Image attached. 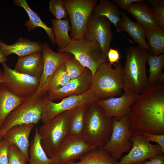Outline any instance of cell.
<instances>
[{"label":"cell","instance_id":"603a6c76","mask_svg":"<svg viewBox=\"0 0 164 164\" xmlns=\"http://www.w3.org/2000/svg\"><path fill=\"white\" fill-rule=\"evenodd\" d=\"M14 4L23 8L27 13L29 19L26 22L25 26L29 32L34 30L37 27L43 29L49 37L52 44H56L55 36L52 28L48 26L38 14L33 11L28 5L26 0H14Z\"/></svg>","mask_w":164,"mask_h":164},{"label":"cell","instance_id":"f6af8a7d","mask_svg":"<svg viewBox=\"0 0 164 164\" xmlns=\"http://www.w3.org/2000/svg\"><path fill=\"white\" fill-rule=\"evenodd\" d=\"M2 70L1 68H0V84H1L2 81Z\"/></svg>","mask_w":164,"mask_h":164},{"label":"cell","instance_id":"4dcf8cb0","mask_svg":"<svg viewBox=\"0 0 164 164\" xmlns=\"http://www.w3.org/2000/svg\"><path fill=\"white\" fill-rule=\"evenodd\" d=\"M145 36L153 55L158 56L164 53V32L145 29Z\"/></svg>","mask_w":164,"mask_h":164},{"label":"cell","instance_id":"cb8c5ba5","mask_svg":"<svg viewBox=\"0 0 164 164\" xmlns=\"http://www.w3.org/2000/svg\"><path fill=\"white\" fill-rule=\"evenodd\" d=\"M92 13L97 16L106 17L116 27L117 32L121 33L129 42L132 43L130 39L118 29L117 24L121 20V12L113 2L108 0H100L94 8Z\"/></svg>","mask_w":164,"mask_h":164},{"label":"cell","instance_id":"1f68e13d","mask_svg":"<svg viewBox=\"0 0 164 164\" xmlns=\"http://www.w3.org/2000/svg\"><path fill=\"white\" fill-rule=\"evenodd\" d=\"M70 80L63 63L58 67L52 76L49 84L48 91L63 87Z\"/></svg>","mask_w":164,"mask_h":164},{"label":"cell","instance_id":"b9f144b4","mask_svg":"<svg viewBox=\"0 0 164 164\" xmlns=\"http://www.w3.org/2000/svg\"><path fill=\"white\" fill-rule=\"evenodd\" d=\"M147 2L153 7L164 6V0H148Z\"/></svg>","mask_w":164,"mask_h":164},{"label":"cell","instance_id":"bcb514c9","mask_svg":"<svg viewBox=\"0 0 164 164\" xmlns=\"http://www.w3.org/2000/svg\"><path fill=\"white\" fill-rule=\"evenodd\" d=\"M132 164H144V162H140L136 163H133Z\"/></svg>","mask_w":164,"mask_h":164},{"label":"cell","instance_id":"74e56055","mask_svg":"<svg viewBox=\"0 0 164 164\" xmlns=\"http://www.w3.org/2000/svg\"><path fill=\"white\" fill-rule=\"evenodd\" d=\"M150 142L157 143L161 147L162 152L164 153V134L145 133L142 135Z\"/></svg>","mask_w":164,"mask_h":164},{"label":"cell","instance_id":"d6986e66","mask_svg":"<svg viewBox=\"0 0 164 164\" xmlns=\"http://www.w3.org/2000/svg\"><path fill=\"white\" fill-rule=\"evenodd\" d=\"M1 51L5 57L12 54L18 57H23L37 52H41L43 45L38 41H32L28 39L20 38L14 43L8 45L1 42Z\"/></svg>","mask_w":164,"mask_h":164},{"label":"cell","instance_id":"3957f363","mask_svg":"<svg viewBox=\"0 0 164 164\" xmlns=\"http://www.w3.org/2000/svg\"><path fill=\"white\" fill-rule=\"evenodd\" d=\"M112 131V118L106 115L97 101L88 104L82 135L85 140L96 147L102 148L108 141Z\"/></svg>","mask_w":164,"mask_h":164},{"label":"cell","instance_id":"52a82bcc","mask_svg":"<svg viewBox=\"0 0 164 164\" xmlns=\"http://www.w3.org/2000/svg\"><path fill=\"white\" fill-rule=\"evenodd\" d=\"M57 52L71 53L82 65L90 70L93 76L100 64L108 61L99 43L85 38L72 40L65 47L59 49Z\"/></svg>","mask_w":164,"mask_h":164},{"label":"cell","instance_id":"2e32d148","mask_svg":"<svg viewBox=\"0 0 164 164\" xmlns=\"http://www.w3.org/2000/svg\"><path fill=\"white\" fill-rule=\"evenodd\" d=\"M93 75L87 68L78 77L72 79L63 87L48 91V97L53 101L62 99L71 96L82 95L91 89Z\"/></svg>","mask_w":164,"mask_h":164},{"label":"cell","instance_id":"d6a6232c","mask_svg":"<svg viewBox=\"0 0 164 164\" xmlns=\"http://www.w3.org/2000/svg\"><path fill=\"white\" fill-rule=\"evenodd\" d=\"M64 63L71 79L78 77L88 68L82 65L73 56L67 59Z\"/></svg>","mask_w":164,"mask_h":164},{"label":"cell","instance_id":"484cf974","mask_svg":"<svg viewBox=\"0 0 164 164\" xmlns=\"http://www.w3.org/2000/svg\"><path fill=\"white\" fill-rule=\"evenodd\" d=\"M77 162L70 161L65 164H114L117 162L102 148L95 147L84 153Z\"/></svg>","mask_w":164,"mask_h":164},{"label":"cell","instance_id":"d4e9b609","mask_svg":"<svg viewBox=\"0 0 164 164\" xmlns=\"http://www.w3.org/2000/svg\"><path fill=\"white\" fill-rule=\"evenodd\" d=\"M25 99L14 94L0 84V128L8 115Z\"/></svg>","mask_w":164,"mask_h":164},{"label":"cell","instance_id":"836d02e7","mask_svg":"<svg viewBox=\"0 0 164 164\" xmlns=\"http://www.w3.org/2000/svg\"><path fill=\"white\" fill-rule=\"evenodd\" d=\"M49 11L57 20L67 18L68 14L62 0H51L49 3Z\"/></svg>","mask_w":164,"mask_h":164},{"label":"cell","instance_id":"d590c367","mask_svg":"<svg viewBox=\"0 0 164 164\" xmlns=\"http://www.w3.org/2000/svg\"><path fill=\"white\" fill-rule=\"evenodd\" d=\"M10 144L5 140H0V164H8Z\"/></svg>","mask_w":164,"mask_h":164},{"label":"cell","instance_id":"7a4b0ae2","mask_svg":"<svg viewBox=\"0 0 164 164\" xmlns=\"http://www.w3.org/2000/svg\"><path fill=\"white\" fill-rule=\"evenodd\" d=\"M149 53L138 46L127 49L122 72L123 91L139 95L149 86L146 63Z\"/></svg>","mask_w":164,"mask_h":164},{"label":"cell","instance_id":"ba28073f","mask_svg":"<svg viewBox=\"0 0 164 164\" xmlns=\"http://www.w3.org/2000/svg\"><path fill=\"white\" fill-rule=\"evenodd\" d=\"M71 23V40L85 38L86 26L97 0H62Z\"/></svg>","mask_w":164,"mask_h":164},{"label":"cell","instance_id":"83f0119b","mask_svg":"<svg viewBox=\"0 0 164 164\" xmlns=\"http://www.w3.org/2000/svg\"><path fill=\"white\" fill-rule=\"evenodd\" d=\"M38 130V128H36L33 140L31 142L29 148L28 164H52L41 145Z\"/></svg>","mask_w":164,"mask_h":164},{"label":"cell","instance_id":"7c38bea8","mask_svg":"<svg viewBox=\"0 0 164 164\" xmlns=\"http://www.w3.org/2000/svg\"><path fill=\"white\" fill-rule=\"evenodd\" d=\"M41 51L43 59V70L38 88L34 95L44 97L47 95L50 82L56 70L73 55L67 52H56L46 42H44Z\"/></svg>","mask_w":164,"mask_h":164},{"label":"cell","instance_id":"7402d4cb","mask_svg":"<svg viewBox=\"0 0 164 164\" xmlns=\"http://www.w3.org/2000/svg\"><path fill=\"white\" fill-rule=\"evenodd\" d=\"M41 52H37L22 57H18L14 69L40 79L43 69Z\"/></svg>","mask_w":164,"mask_h":164},{"label":"cell","instance_id":"30bf717a","mask_svg":"<svg viewBox=\"0 0 164 164\" xmlns=\"http://www.w3.org/2000/svg\"><path fill=\"white\" fill-rule=\"evenodd\" d=\"M2 81L1 83L10 92L20 97L26 98L35 94L39 84V79L19 72L6 63L2 64Z\"/></svg>","mask_w":164,"mask_h":164},{"label":"cell","instance_id":"9c48e42d","mask_svg":"<svg viewBox=\"0 0 164 164\" xmlns=\"http://www.w3.org/2000/svg\"><path fill=\"white\" fill-rule=\"evenodd\" d=\"M128 124L127 115L119 120L112 118V131L110 138L102 148L108 151L115 161L120 159L131 149L133 134Z\"/></svg>","mask_w":164,"mask_h":164},{"label":"cell","instance_id":"ffe728a7","mask_svg":"<svg viewBox=\"0 0 164 164\" xmlns=\"http://www.w3.org/2000/svg\"><path fill=\"white\" fill-rule=\"evenodd\" d=\"M126 10L128 13L134 17L137 22L142 26L145 29L162 31L158 26L152 8L148 3L145 2L134 3L130 5Z\"/></svg>","mask_w":164,"mask_h":164},{"label":"cell","instance_id":"8fae6325","mask_svg":"<svg viewBox=\"0 0 164 164\" xmlns=\"http://www.w3.org/2000/svg\"><path fill=\"white\" fill-rule=\"evenodd\" d=\"M98 100L91 89L82 95L64 98L58 103L54 102L46 95L43 99L40 120L43 123L62 113L82 105L88 104Z\"/></svg>","mask_w":164,"mask_h":164},{"label":"cell","instance_id":"44dd1931","mask_svg":"<svg viewBox=\"0 0 164 164\" xmlns=\"http://www.w3.org/2000/svg\"><path fill=\"white\" fill-rule=\"evenodd\" d=\"M121 20L117 25L118 29L127 32L138 46L152 53L146 40L145 28L140 24L131 20L124 12H121Z\"/></svg>","mask_w":164,"mask_h":164},{"label":"cell","instance_id":"ac0fdd59","mask_svg":"<svg viewBox=\"0 0 164 164\" xmlns=\"http://www.w3.org/2000/svg\"><path fill=\"white\" fill-rule=\"evenodd\" d=\"M35 125L31 123L15 126L8 131L2 138L10 145L16 146L25 156L28 162L29 159V137Z\"/></svg>","mask_w":164,"mask_h":164},{"label":"cell","instance_id":"4316f807","mask_svg":"<svg viewBox=\"0 0 164 164\" xmlns=\"http://www.w3.org/2000/svg\"><path fill=\"white\" fill-rule=\"evenodd\" d=\"M51 21L55 43L59 49L63 48L72 41L68 34L69 31L71 30L70 19L67 18L61 20L53 19Z\"/></svg>","mask_w":164,"mask_h":164},{"label":"cell","instance_id":"8d00e7d4","mask_svg":"<svg viewBox=\"0 0 164 164\" xmlns=\"http://www.w3.org/2000/svg\"><path fill=\"white\" fill-rule=\"evenodd\" d=\"M158 26L164 32V6L152 8Z\"/></svg>","mask_w":164,"mask_h":164},{"label":"cell","instance_id":"60d3db41","mask_svg":"<svg viewBox=\"0 0 164 164\" xmlns=\"http://www.w3.org/2000/svg\"><path fill=\"white\" fill-rule=\"evenodd\" d=\"M164 154L155 155L144 162V164H164Z\"/></svg>","mask_w":164,"mask_h":164},{"label":"cell","instance_id":"ee69618b","mask_svg":"<svg viewBox=\"0 0 164 164\" xmlns=\"http://www.w3.org/2000/svg\"><path fill=\"white\" fill-rule=\"evenodd\" d=\"M157 83L164 84V73H163L157 80Z\"/></svg>","mask_w":164,"mask_h":164},{"label":"cell","instance_id":"4fadbf2b","mask_svg":"<svg viewBox=\"0 0 164 164\" xmlns=\"http://www.w3.org/2000/svg\"><path fill=\"white\" fill-rule=\"evenodd\" d=\"M95 147L88 143L82 135L69 134L50 159L52 164H65L79 159L86 152Z\"/></svg>","mask_w":164,"mask_h":164},{"label":"cell","instance_id":"9a60e30c","mask_svg":"<svg viewBox=\"0 0 164 164\" xmlns=\"http://www.w3.org/2000/svg\"><path fill=\"white\" fill-rule=\"evenodd\" d=\"M131 140L132 145L128 153L114 164H132L144 162L153 155L163 154L158 145L151 144L143 135L133 133Z\"/></svg>","mask_w":164,"mask_h":164},{"label":"cell","instance_id":"5bb4252c","mask_svg":"<svg viewBox=\"0 0 164 164\" xmlns=\"http://www.w3.org/2000/svg\"><path fill=\"white\" fill-rule=\"evenodd\" d=\"M111 22L105 17L97 16L92 13L88 20L85 38L97 42L107 57L113 33Z\"/></svg>","mask_w":164,"mask_h":164},{"label":"cell","instance_id":"e575fe53","mask_svg":"<svg viewBox=\"0 0 164 164\" xmlns=\"http://www.w3.org/2000/svg\"><path fill=\"white\" fill-rule=\"evenodd\" d=\"M27 159L15 145H10L8 164H26Z\"/></svg>","mask_w":164,"mask_h":164},{"label":"cell","instance_id":"ab89813d","mask_svg":"<svg viewBox=\"0 0 164 164\" xmlns=\"http://www.w3.org/2000/svg\"><path fill=\"white\" fill-rule=\"evenodd\" d=\"M112 2L124 11L126 10L130 5L134 3L143 2L144 0H113Z\"/></svg>","mask_w":164,"mask_h":164},{"label":"cell","instance_id":"277c9868","mask_svg":"<svg viewBox=\"0 0 164 164\" xmlns=\"http://www.w3.org/2000/svg\"><path fill=\"white\" fill-rule=\"evenodd\" d=\"M114 66L108 63H102L93 76L91 89L98 99L119 97L123 94V67L119 62Z\"/></svg>","mask_w":164,"mask_h":164},{"label":"cell","instance_id":"6da1fadb","mask_svg":"<svg viewBox=\"0 0 164 164\" xmlns=\"http://www.w3.org/2000/svg\"><path fill=\"white\" fill-rule=\"evenodd\" d=\"M127 115L133 133L164 134V84L149 85L135 101Z\"/></svg>","mask_w":164,"mask_h":164},{"label":"cell","instance_id":"e0dca14e","mask_svg":"<svg viewBox=\"0 0 164 164\" xmlns=\"http://www.w3.org/2000/svg\"><path fill=\"white\" fill-rule=\"evenodd\" d=\"M138 95L123 91L120 96L98 99L97 102L107 116L118 120L127 114L130 107Z\"/></svg>","mask_w":164,"mask_h":164},{"label":"cell","instance_id":"8992f818","mask_svg":"<svg viewBox=\"0 0 164 164\" xmlns=\"http://www.w3.org/2000/svg\"><path fill=\"white\" fill-rule=\"evenodd\" d=\"M44 97L34 94L12 111L6 118L0 128V140L12 127L24 124L36 125L41 119Z\"/></svg>","mask_w":164,"mask_h":164},{"label":"cell","instance_id":"5b68a950","mask_svg":"<svg viewBox=\"0 0 164 164\" xmlns=\"http://www.w3.org/2000/svg\"><path fill=\"white\" fill-rule=\"evenodd\" d=\"M71 110L62 113L43 123L38 129L41 145L49 158L69 134Z\"/></svg>","mask_w":164,"mask_h":164},{"label":"cell","instance_id":"f1b7e54d","mask_svg":"<svg viewBox=\"0 0 164 164\" xmlns=\"http://www.w3.org/2000/svg\"><path fill=\"white\" fill-rule=\"evenodd\" d=\"M88 104L82 105L71 110L70 120V135H83L85 127V110Z\"/></svg>","mask_w":164,"mask_h":164},{"label":"cell","instance_id":"7bdbcfd3","mask_svg":"<svg viewBox=\"0 0 164 164\" xmlns=\"http://www.w3.org/2000/svg\"><path fill=\"white\" fill-rule=\"evenodd\" d=\"M1 40L0 39V63L2 64L5 63L8 61V59L2 53L1 48Z\"/></svg>","mask_w":164,"mask_h":164},{"label":"cell","instance_id":"f35d334b","mask_svg":"<svg viewBox=\"0 0 164 164\" xmlns=\"http://www.w3.org/2000/svg\"><path fill=\"white\" fill-rule=\"evenodd\" d=\"M107 57L109 64L111 66H114L119 63L120 56L119 50L117 49L110 48L108 52Z\"/></svg>","mask_w":164,"mask_h":164},{"label":"cell","instance_id":"f546056e","mask_svg":"<svg viewBox=\"0 0 164 164\" xmlns=\"http://www.w3.org/2000/svg\"><path fill=\"white\" fill-rule=\"evenodd\" d=\"M147 62L149 69V76L148 78L149 85L157 83L159 77L162 74L164 67V53L158 56L149 55Z\"/></svg>","mask_w":164,"mask_h":164}]
</instances>
